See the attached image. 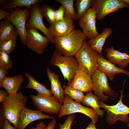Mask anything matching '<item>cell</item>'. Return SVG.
<instances>
[{
    "instance_id": "1",
    "label": "cell",
    "mask_w": 129,
    "mask_h": 129,
    "mask_svg": "<svg viewBox=\"0 0 129 129\" xmlns=\"http://www.w3.org/2000/svg\"><path fill=\"white\" fill-rule=\"evenodd\" d=\"M28 100L27 97L21 92L7 97L1 103L0 108L4 117L17 129L19 118Z\"/></svg>"
},
{
    "instance_id": "2",
    "label": "cell",
    "mask_w": 129,
    "mask_h": 129,
    "mask_svg": "<svg viewBox=\"0 0 129 129\" xmlns=\"http://www.w3.org/2000/svg\"><path fill=\"white\" fill-rule=\"evenodd\" d=\"M87 39L81 29H75L66 35L54 38L56 49L61 55L75 56Z\"/></svg>"
},
{
    "instance_id": "3",
    "label": "cell",
    "mask_w": 129,
    "mask_h": 129,
    "mask_svg": "<svg viewBox=\"0 0 129 129\" xmlns=\"http://www.w3.org/2000/svg\"><path fill=\"white\" fill-rule=\"evenodd\" d=\"M50 64L59 68L64 79H66L68 81V86L79 69L75 56L62 55L56 49L53 52L51 57Z\"/></svg>"
},
{
    "instance_id": "4",
    "label": "cell",
    "mask_w": 129,
    "mask_h": 129,
    "mask_svg": "<svg viewBox=\"0 0 129 129\" xmlns=\"http://www.w3.org/2000/svg\"><path fill=\"white\" fill-rule=\"evenodd\" d=\"M98 53L91 48L86 40L75 55L79 70L91 75L98 69Z\"/></svg>"
},
{
    "instance_id": "5",
    "label": "cell",
    "mask_w": 129,
    "mask_h": 129,
    "mask_svg": "<svg viewBox=\"0 0 129 129\" xmlns=\"http://www.w3.org/2000/svg\"><path fill=\"white\" fill-rule=\"evenodd\" d=\"M123 90L121 91L119 100L115 105H109L100 100L98 101L100 108H104L107 112L106 121L110 125L115 124L118 121L127 123L129 122V117L128 115L129 108L123 103Z\"/></svg>"
},
{
    "instance_id": "6",
    "label": "cell",
    "mask_w": 129,
    "mask_h": 129,
    "mask_svg": "<svg viewBox=\"0 0 129 129\" xmlns=\"http://www.w3.org/2000/svg\"><path fill=\"white\" fill-rule=\"evenodd\" d=\"M76 113H82L89 117L94 124H95L98 121L99 115L94 109L82 105L80 103L73 101L65 94L63 105L58 117L61 118L65 115Z\"/></svg>"
},
{
    "instance_id": "7",
    "label": "cell",
    "mask_w": 129,
    "mask_h": 129,
    "mask_svg": "<svg viewBox=\"0 0 129 129\" xmlns=\"http://www.w3.org/2000/svg\"><path fill=\"white\" fill-rule=\"evenodd\" d=\"M30 7H26L24 9L16 8L10 11V14L4 19L12 23L17 29L22 43L26 45L27 36L26 24L30 17Z\"/></svg>"
},
{
    "instance_id": "8",
    "label": "cell",
    "mask_w": 129,
    "mask_h": 129,
    "mask_svg": "<svg viewBox=\"0 0 129 129\" xmlns=\"http://www.w3.org/2000/svg\"><path fill=\"white\" fill-rule=\"evenodd\" d=\"M93 90L95 95L99 100L103 102H107L109 97L115 95L114 91L109 86L107 77L104 73L98 69L91 75Z\"/></svg>"
},
{
    "instance_id": "9",
    "label": "cell",
    "mask_w": 129,
    "mask_h": 129,
    "mask_svg": "<svg viewBox=\"0 0 129 129\" xmlns=\"http://www.w3.org/2000/svg\"><path fill=\"white\" fill-rule=\"evenodd\" d=\"M45 5V3L41 5L38 3L30 7V17L27 22L26 27L39 30L54 44V39L50 34L43 20Z\"/></svg>"
},
{
    "instance_id": "10",
    "label": "cell",
    "mask_w": 129,
    "mask_h": 129,
    "mask_svg": "<svg viewBox=\"0 0 129 129\" xmlns=\"http://www.w3.org/2000/svg\"><path fill=\"white\" fill-rule=\"evenodd\" d=\"M30 97L34 105L41 112L52 114L60 113L62 105L54 96L38 93Z\"/></svg>"
},
{
    "instance_id": "11",
    "label": "cell",
    "mask_w": 129,
    "mask_h": 129,
    "mask_svg": "<svg viewBox=\"0 0 129 129\" xmlns=\"http://www.w3.org/2000/svg\"><path fill=\"white\" fill-rule=\"evenodd\" d=\"M91 6L96 12L97 20L101 21L108 15L119 9L129 8L120 0H91Z\"/></svg>"
},
{
    "instance_id": "12",
    "label": "cell",
    "mask_w": 129,
    "mask_h": 129,
    "mask_svg": "<svg viewBox=\"0 0 129 129\" xmlns=\"http://www.w3.org/2000/svg\"><path fill=\"white\" fill-rule=\"evenodd\" d=\"M26 30L27 36L26 45L37 54H42L50 42L49 39L41 35L37 29L27 28Z\"/></svg>"
},
{
    "instance_id": "13",
    "label": "cell",
    "mask_w": 129,
    "mask_h": 129,
    "mask_svg": "<svg viewBox=\"0 0 129 129\" xmlns=\"http://www.w3.org/2000/svg\"><path fill=\"white\" fill-rule=\"evenodd\" d=\"M96 11L90 7L79 20V24L82 32L89 39L94 38L99 34L96 28Z\"/></svg>"
},
{
    "instance_id": "14",
    "label": "cell",
    "mask_w": 129,
    "mask_h": 129,
    "mask_svg": "<svg viewBox=\"0 0 129 129\" xmlns=\"http://www.w3.org/2000/svg\"><path fill=\"white\" fill-rule=\"evenodd\" d=\"M73 20L69 17L64 16V19L49 24V27L48 28V31L52 38L65 36L75 29V25Z\"/></svg>"
},
{
    "instance_id": "15",
    "label": "cell",
    "mask_w": 129,
    "mask_h": 129,
    "mask_svg": "<svg viewBox=\"0 0 129 129\" xmlns=\"http://www.w3.org/2000/svg\"><path fill=\"white\" fill-rule=\"evenodd\" d=\"M68 86L72 89L83 92H91L93 90L91 75L78 70L76 71Z\"/></svg>"
},
{
    "instance_id": "16",
    "label": "cell",
    "mask_w": 129,
    "mask_h": 129,
    "mask_svg": "<svg viewBox=\"0 0 129 129\" xmlns=\"http://www.w3.org/2000/svg\"><path fill=\"white\" fill-rule=\"evenodd\" d=\"M54 118L53 116L43 113L39 110H32L26 107L21 113L17 129H25L30 124L35 121Z\"/></svg>"
},
{
    "instance_id": "17",
    "label": "cell",
    "mask_w": 129,
    "mask_h": 129,
    "mask_svg": "<svg viewBox=\"0 0 129 129\" xmlns=\"http://www.w3.org/2000/svg\"><path fill=\"white\" fill-rule=\"evenodd\" d=\"M97 61L98 69L105 74L110 81H113L115 75L118 73H124L129 76V71L116 67L102 55L98 54Z\"/></svg>"
},
{
    "instance_id": "18",
    "label": "cell",
    "mask_w": 129,
    "mask_h": 129,
    "mask_svg": "<svg viewBox=\"0 0 129 129\" xmlns=\"http://www.w3.org/2000/svg\"><path fill=\"white\" fill-rule=\"evenodd\" d=\"M105 52L108 60L112 64L117 65L123 69L129 64V55L115 50L113 46L111 48L106 47Z\"/></svg>"
},
{
    "instance_id": "19",
    "label": "cell",
    "mask_w": 129,
    "mask_h": 129,
    "mask_svg": "<svg viewBox=\"0 0 129 129\" xmlns=\"http://www.w3.org/2000/svg\"><path fill=\"white\" fill-rule=\"evenodd\" d=\"M25 80L22 74L10 77L6 76L0 83V87L5 88L8 92L9 95H14L21 89V85Z\"/></svg>"
},
{
    "instance_id": "20",
    "label": "cell",
    "mask_w": 129,
    "mask_h": 129,
    "mask_svg": "<svg viewBox=\"0 0 129 129\" xmlns=\"http://www.w3.org/2000/svg\"><path fill=\"white\" fill-rule=\"evenodd\" d=\"M46 73L50 82L52 94L62 104L65 94L64 90L59 80L58 74H56L54 72H52L48 66L46 68Z\"/></svg>"
},
{
    "instance_id": "21",
    "label": "cell",
    "mask_w": 129,
    "mask_h": 129,
    "mask_svg": "<svg viewBox=\"0 0 129 129\" xmlns=\"http://www.w3.org/2000/svg\"><path fill=\"white\" fill-rule=\"evenodd\" d=\"M19 35L14 24L8 20H4L0 23V41L9 39L17 40Z\"/></svg>"
},
{
    "instance_id": "22",
    "label": "cell",
    "mask_w": 129,
    "mask_h": 129,
    "mask_svg": "<svg viewBox=\"0 0 129 129\" xmlns=\"http://www.w3.org/2000/svg\"><path fill=\"white\" fill-rule=\"evenodd\" d=\"M113 32V29L111 28H105L102 33L96 37L88 40V44L91 48L102 55V50L106 40Z\"/></svg>"
},
{
    "instance_id": "23",
    "label": "cell",
    "mask_w": 129,
    "mask_h": 129,
    "mask_svg": "<svg viewBox=\"0 0 129 129\" xmlns=\"http://www.w3.org/2000/svg\"><path fill=\"white\" fill-rule=\"evenodd\" d=\"M43 0H0V7L6 11H11L22 7H30L39 3Z\"/></svg>"
},
{
    "instance_id": "24",
    "label": "cell",
    "mask_w": 129,
    "mask_h": 129,
    "mask_svg": "<svg viewBox=\"0 0 129 129\" xmlns=\"http://www.w3.org/2000/svg\"><path fill=\"white\" fill-rule=\"evenodd\" d=\"M99 100V98L91 91L86 93L82 103L86 106L91 107L99 115L102 117L104 115V111L100 109Z\"/></svg>"
},
{
    "instance_id": "25",
    "label": "cell",
    "mask_w": 129,
    "mask_h": 129,
    "mask_svg": "<svg viewBox=\"0 0 129 129\" xmlns=\"http://www.w3.org/2000/svg\"><path fill=\"white\" fill-rule=\"evenodd\" d=\"M24 75L28 78L29 81L26 86V88L34 89L38 93L52 96L51 90L48 89L46 86L40 83L28 73H26Z\"/></svg>"
},
{
    "instance_id": "26",
    "label": "cell",
    "mask_w": 129,
    "mask_h": 129,
    "mask_svg": "<svg viewBox=\"0 0 129 129\" xmlns=\"http://www.w3.org/2000/svg\"><path fill=\"white\" fill-rule=\"evenodd\" d=\"M59 3L64 7V15L69 17L73 20L77 19V13L74 8V0H55Z\"/></svg>"
},
{
    "instance_id": "27",
    "label": "cell",
    "mask_w": 129,
    "mask_h": 129,
    "mask_svg": "<svg viewBox=\"0 0 129 129\" xmlns=\"http://www.w3.org/2000/svg\"><path fill=\"white\" fill-rule=\"evenodd\" d=\"M91 0H76L75 6L77 11L76 20H79L90 8Z\"/></svg>"
},
{
    "instance_id": "28",
    "label": "cell",
    "mask_w": 129,
    "mask_h": 129,
    "mask_svg": "<svg viewBox=\"0 0 129 129\" xmlns=\"http://www.w3.org/2000/svg\"><path fill=\"white\" fill-rule=\"evenodd\" d=\"M64 93L68 96L71 99L78 103L82 102L85 95L83 92L76 90L72 89L68 86H63Z\"/></svg>"
},
{
    "instance_id": "29",
    "label": "cell",
    "mask_w": 129,
    "mask_h": 129,
    "mask_svg": "<svg viewBox=\"0 0 129 129\" xmlns=\"http://www.w3.org/2000/svg\"><path fill=\"white\" fill-rule=\"evenodd\" d=\"M16 40L9 39L0 41V51L9 54L15 49Z\"/></svg>"
},
{
    "instance_id": "30",
    "label": "cell",
    "mask_w": 129,
    "mask_h": 129,
    "mask_svg": "<svg viewBox=\"0 0 129 129\" xmlns=\"http://www.w3.org/2000/svg\"><path fill=\"white\" fill-rule=\"evenodd\" d=\"M12 61L9 54L0 51V67L7 70L12 68Z\"/></svg>"
},
{
    "instance_id": "31",
    "label": "cell",
    "mask_w": 129,
    "mask_h": 129,
    "mask_svg": "<svg viewBox=\"0 0 129 129\" xmlns=\"http://www.w3.org/2000/svg\"><path fill=\"white\" fill-rule=\"evenodd\" d=\"M56 9L54 6H50L45 3L44 11V16L49 24L55 22L54 13Z\"/></svg>"
},
{
    "instance_id": "32",
    "label": "cell",
    "mask_w": 129,
    "mask_h": 129,
    "mask_svg": "<svg viewBox=\"0 0 129 129\" xmlns=\"http://www.w3.org/2000/svg\"><path fill=\"white\" fill-rule=\"evenodd\" d=\"M75 118V115L74 114L69 115L63 124L59 123V129H74L71 128V126Z\"/></svg>"
},
{
    "instance_id": "33",
    "label": "cell",
    "mask_w": 129,
    "mask_h": 129,
    "mask_svg": "<svg viewBox=\"0 0 129 129\" xmlns=\"http://www.w3.org/2000/svg\"><path fill=\"white\" fill-rule=\"evenodd\" d=\"M64 8L61 5L55 11L54 16L56 21L63 20L64 19Z\"/></svg>"
},
{
    "instance_id": "34",
    "label": "cell",
    "mask_w": 129,
    "mask_h": 129,
    "mask_svg": "<svg viewBox=\"0 0 129 129\" xmlns=\"http://www.w3.org/2000/svg\"><path fill=\"white\" fill-rule=\"evenodd\" d=\"M3 129H15L12 126L8 120L4 117V121Z\"/></svg>"
},
{
    "instance_id": "35",
    "label": "cell",
    "mask_w": 129,
    "mask_h": 129,
    "mask_svg": "<svg viewBox=\"0 0 129 129\" xmlns=\"http://www.w3.org/2000/svg\"><path fill=\"white\" fill-rule=\"evenodd\" d=\"M9 95L8 92L2 89H0V102H2Z\"/></svg>"
},
{
    "instance_id": "36",
    "label": "cell",
    "mask_w": 129,
    "mask_h": 129,
    "mask_svg": "<svg viewBox=\"0 0 129 129\" xmlns=\"http://www.w3.org/2000/svg\"><path fill=\"white\" fill-rule=\"evenodd\" d=\"M8 73V72L6 70L0 67V83L2 82L6 76V75Z\"/></svg>"
},
{
    "instance_id": "37",
    "label": "cell",
    "mask_w": 129,
    "mask_h": 129,
    "mask_svg": "<svg viewBox=\"0 0 129 129\" xmlns=\"http://www.w3.org/2000/svg\"><path fill=\"white\" fill-rule=\"evenodd\" d=\"M57 122L55 119L54 118L48 124L45 129H54L56 127Z\"/></svg>"
},
{
    "instance_id": "38",
    "label": "cell",
    "mask_w": 129,
    "mask_h": 129,
    "mask_svg": "<svg viewBox=\"0 0 129 129\" xmlns=\"http://www.w3.org/2000/svg\"><path fill=\"white\" fill-rule=\"evenodd\" d=\"M10 11H6L4 10L0 9V20L4 19L10 14Z\"/></svg>"
},
{
    "instance_id": "39",
    "label": "cell",
    "mask_w": 129,
    "mask_h": 129,
    "mask_svg": "<svg viewBox=\"0 0 129 129\" xmlns=\"http://www.w3.org/2000/svg\"><path fill=\"white\" fill-rule=\"evenodd\" d=\"M46 126V124L41 122L37 124L35 127H32L30 129H45Z\"/></svg>"
},
{
    "instance_id": "40",
    "label": "cell",
    "mask_w": 129,
    "mask_h": 129,
    "mask_svg": "<svg viewBox=\"0 0 129 129\" xmlns=\"http://www.w3.org/2000/svg\"><path fill=\"white\" fill-rule=\"evenodd\" d=\"M4 117L1 109L0 108V129H3Z\"/></svg>"
},
{
    "instance_id": "41",
    "label": "cell",
    "mask_w": 129,
    "mask_h": 129,
    "mask_svg": "<svg viewBox=\"0 0 129 129\" xmlns=\"http://www.w3.org/2000/svg\"><path fill=\"white\" fill-rule=\"evenodd\" d=\"M85 129H97L96 127L95 124L91 122L89 124L87 127Z\"/></svg>"
},
{
    "instance_id": "42",
    "label": "cell",
    "mask_w": 129,
    "mask_h": 129,
    "mask_svg": "<svg viewBox=\"0 0 129 129\" xmlns=\"http://www.w3.org/2000/svg\"><path fill=\"white\" fill-rule=\"evenodd\" d=\"M124 4L129 6V0H120Z\"/></svg>"
},
{
    "instance_id": "43",
    "label": "cell",
    "mask_w": 129,
    "mask_h": 129,
    "mask_svg": "<svg viewBox=\"0 0 129 129\" xmlns=\"http://www.w3.org/2000/svg\"><path fill=\"white\" fill-rule=\"evenodd\" d=\"M127 126L129 128V122L127 123Z\"/></svg>"
}]
</instances>
